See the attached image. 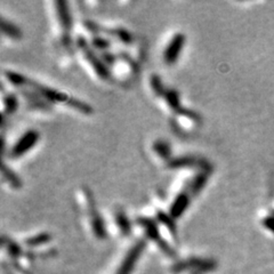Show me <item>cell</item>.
<instances>
[{
    "instance_id": "8fae6325",
    "label": "cell",
    "mask_w": 274,
    "mask_h": 274,
    "mask_svg": "<svg viewBox=\"0 0 274 274\" xmlns=\"http://www.w3.org/2000/svg\"><path fill=\"white\" fill-rule=\"evenodd\" d=\"M152 149L154 153L157 154L158 157L160 158V159H167L168 161L172 159L171 158V154H172V149H171V145H169V143L167 141H164V140H158L153 143L152 145Z\"/></svg>"
},
{
    "instance_id": "7c38bea8",
    "label": "cell",
    "mask_w": 274,
    "mask_h": 274,
    "mask_svg": "<svg viewBox=\"0 0 274 274\" xmlns=\"http://www.w3.org/2000/svg\"><path fill=\"white\" fill-rule=\"evenodd\" d=\"M1 174H2V179L6 181L10 187L13 188H20L22 186V182L21 179L18 177L16 174H15L9 167H7V165L5 163L1 164Z\"/></svg>"
},
{
    "instance_id": "30bf717a",
    "label": "cell",
    "mask_w": 274,
    "mask_h": 274,
    "mask_svg": "<svg viewBox=\"0 0 274 274\" xmlns=\"http://www.w3.org/2000/svg\"><path fill=\"white\" fill-rule=\"evenodd\" d=\"M1 33L14 40H18L22 38V31L20 28H17L14 23L7 21L5 17H1Z\"/></svg>"
},
{
    "instance_id": "6da1fadb",
    "label": "cell",
    "mask_w": 274,
    "mask_h": 274,
    "mask_svg": "<svg viewBox=\"0 0 274 274\" xmlns=\"http://www.w3.org/2000/svg\"><path fill=\"white\" fill-rule=\"evenodd\" d=\"M31 90L34 92H37L38 95L41 96L46 102L48 103H57V104H65V105L72 107V109L77 110L83 114H91L92 113V107L90 104L86 102H83L82 99L73 97L65 92L61 91L55 88L45 86L38 82L30 79L26 77L24 87L22 90Z\"/></svg>"
},
{
    "instance_id": "2e32d148",
    "label": "cell",
    "mask_w": 274,
    "mask_h": 274,
    "mask_svg": "<svg viewBox=\"0 0 274 274\" xmlns=\"http://www.w3.org/2000/svg\"><path fill=\"white\" fill-rule=\"evenodd\" d=\"M91 44L94 47L101 49V52H106V49L109 48V42L105 39V38L96 36L94 37V39H92Z\"/></svg>"
},
{
    "instance_id": "9c48e42d",
    "label": "cell",
    "mask_w": 274,
    "mask_h": 274,
    "mask_svg": "<svg viewBox=\"0 0 274 274\" xmlns=\"http://www.w3.org/2000/svg\"><path fill=\"white\" fill-rule=\"evenodd\" d=\"M165 99V103L167 107L173 112L180 111L182 109V105H181V98L180 94L176 90H173V88H166L164 95L161 96Z\"/></svg>"
},
{
    "instance_id": "277c9868",
    "label": "cell",
    "mask_w": 274,
    "mask_h": 274,
    "mask_svg": "<svg viewBox=\"0 0 274 274\" xmlns=\"http://www.w3.org/2000/svg\"><path fill=\"white\" fill-rule=\"evenodd\" d=\"M39 140V133L34 129H29L25 133H23L18 140L14 143L9 150V158L16 159L24 156L26 152H29L31 149L36 145V143Z\"/></svg>"
},
{
    "instance_id": "52a82bcc",
    "label": "cell",
    "mask_w": 274,
    "mask_h": 274,
    "mask_svg": "<svg viewBox=\"0 0 274 274\" xmlns=\"http://www.w3.org/2000/svg\"><path fill=\"white\" fill-rule=\"evenodd\" d=\"M190 201L191 195L187 191L179 193V194L176 195V198L174 199L171 207H169V215H171L174 219L179 218L180 216H182V214H184V211L186 210L188 204H190Z\"/></svg>"
},
{
    "instance_id": "7a4b0ae2",
    "label": "cell",
    "mask_w": 274,
    "mask_h": 274,
    "mask_svg": "<svg viewBox=\"0 0 274 274\" xmlns=\"http://www.w3.org/2000/svg\"><path fill=\"white\" fill-rule=\"evenodd\" d=\"M77 45H78L80 51L83 52L85 57H86L88 63L91 64V67L94 69L96 75L102 79H110L109 70H107L106 65L102 60V57H98L96 55L95 52L91 48L90 44L86 41V39H84L83 37L78 38V40H77Z\"/></svg>"
},
{
    "instance_id": "ba28073f",
    "label": "cell",
    "mask_w": 274,
    "mask_h": 274,
    "mask_svg": "<svg viewBox=\"0 0 274 274\" xmlns=\"http://www.w3.org/2000/svg\"><path fill=\"white\" fill-rule=\"evenodd\" d=\"M211 172L208 171H200L196 175L193 177L190 184L187 185L186 190L188 193H190L191 196H195L198 195L200 192H201L202 188L204 187V185L207 184L208 179H209V175Z\"/></svg>"
},
{
    "instance_id": "3957f363",
    "label": "cell",
    "mask_w": 274,
    "mask_h": 274,
    "mask_svg": "<svg viewBox=\"0 0 274 274\" xmlns=\"http://www.w3.org/2000/svg\"><path fill=\"white\" fill-rule=\"evenodd\" d=\"M54 6H55L57 20H59L62 29V42H63L65 47H69L71 44L70 31L72 26V18L68 7V2L57 0V1L54 2Z\"/></svg>"
},
{
    "instance_id": "9a60e30c",
    "label": "cell",
    "mask_w": 274,
    "mask_h": 274,
    "mask_svg": "<svg viewBox=\"0 0 274 274\" xmlns=\"http://www.w3.org/2000/svg\"><path fill=\"white\" fill-rule=\"evenodd\" d=\"M115 221H117V224L121 227V230L128 232L129 231V221L127 218V216L125 214V211L122 209H118L117 213H115Z\"/></svg>"
},
{
    "instance_id": "5b68a950",
    "label": "cell",
    "mask_w": 274,
    "mask_h": 274,
    "mask_svg": "<svg viewBox=\"0 0 274 274\" xmlns=\"http://www.w3.org/2000/svg\"><path fill=\"white\" fill-rule=\"evenodd\" d=\"M166 167L169 169H180V168H198L199 171L211 172V165L203 158H198L193 156H183L172 158L167 161Z\"/></svg>"
},
{
    "instance_id": "e0dca14e",
    "label": "cell",
    "mask_w": 274,
    "mask_h": 274,
    "mask_svg": "<svg viewBox=\"0 0 274 274\" xmlns=\"http://www.w3.org/2000/svg\"><path fill=\"white\" fill-rule=\"evenodd\" d=\"M263 223L270 231H272V232L274 233V216H269V217L264 218Z\"/></svg>"
},
{
    "instance_id": "5bb4252c",
    "label": "cell",
    "mask_w": 274,
    "mask_h": 274,
    "mask_svg": "<svg viewBox=\"0 0 274 274\" xmlns=\"http://www.w3.org/2000/svg\"><path fill=\"white\" fill-rule=\"evenodd\" d=\"M150 84H151V88L154 95L158 96V97H161L166 91V87L164 86L163 82H161L160 77L158 75H152L151 79H150Z\"/></svg>"
},
{
    "instance_id": "4fadbf2b",
    "label": "cell",
    "mask_w": 274,
    "mask_h": 274,
    "mask_svg": "<svg viewBox=\"0 0 274 274\" xmlns=\"http://www.w3.org/2000/svg\"><path fill=\"white\" fill-rule=\"evenodd\" d=\"M2 104H3V110H2V115L11 114L14 113L15 111L17 110L18 107V99L16 95L14 94H7L2 97Z\"/></svg>"
},
{
    "instance_id": "8992f818",
    "label": "cell",
    "mask_w": 274,
    "mask_h": 274,
    "mask_svg": "<svg viewBox=\"0 0 274 274\" xmlns=\"http://www.w3.org/2000/svg\"><path fill=\"white\" fill-rule=\"evenodd\" d=\"M185 44V34L182 32H177L173 36V38L166 46L164 51V61L167 65H173L176 63L181 55V52Z\"/></svg>"
}]
</instances>
